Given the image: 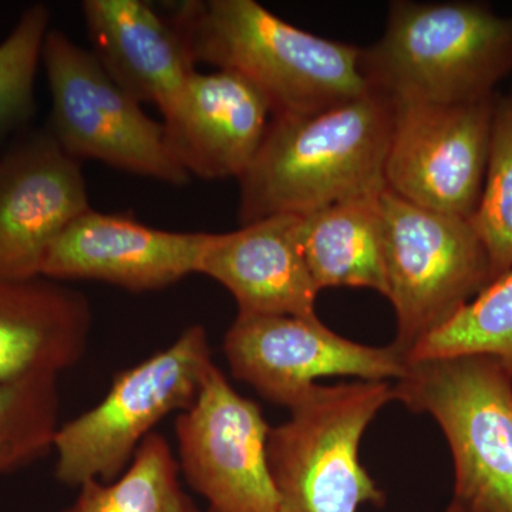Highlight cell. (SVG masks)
<instances>
[{
	"instance_id": "obj_1",
	"label": "cell",
	"mask_w": 512,
	"mask_h": 512,
	"mask_svg": "<svg viewBox=\"0 0 512 512\" xmlns=\"http://www.w3.org/2000/svg\"><path fill=\"white\" fill-rule=\"evenodd\" d=\"M167 19L194 66L241 74L272 119L313 116L369 92L362 49L296 28L255 0L181 2Z\"/></svg>"
},
{
	"instance_id": "obj_2",
	"label": "cell",
	"mask_w": 512,
	"mask_h": 512,
	"mask_svg": "<svg viewBox=\"0 0 512 512\" xmlns=\"http://www.w3.org/2000/svg\"><path fill=\"white\" fill-rule=\"evenodd\" d=\"M393 119V104L372 90L313 116L272 119L238 180L241 227L382 194Z\"/></svg>"
},
{
	"instance_id": "obj_3",
	"label": "cell",
	"mask_w": 512,
	"mask_h": 512,
	"mask_svg": "<svg viewBox=\"0 0 512 512\" xmlns=\"http://www.w3.org/2000/svg\"><path fill=\"white\" fill-rule=\"evenodd\" d=\"M360 69L393 106L493 99L512 73V15L478 2L396 0L383 35L362 49Z\"/></svg>"
},
{
	"instance_id": "obj_4",
	"label": "cell",
	"mask_w": 512,
	"mask_h": 512,
	"mask_svg": "<svg viewBox=\"0 0 512 512\" xmlns=\"http://www.w3.org/2000/svg\"><path fill=\"white\" fill-rule=\"evenodd\" d=\"M396 400L446 436L454 485L446 512H512V375L490 356L409 362Z\"/></svg>"
},
{
	"instance_id": "obj_5",
	"label": "cell",
	"mask_w": 512,
	"mask_h": 512,
	"mask_svg": "<svg viewBox=\"0 0 512 512\" xmlns=\"http://www.w3.org/2000/svg\"><path fill=\"white\" fill-rule=\"evenodd\" d=\"M396 400L387 382L315 386L271 427L266 443L279 512H357L386 495L360 463L363 434Z\"/></svg>"
},
{
	"instance_id": "obj_6",
	"label": "cell",
	"mask_w": 512,
	"mask_h": 512,
	"mask_svg": "<svg viewBox=\"0 0 512 512\" xmlns=\"http://www.w3.org/2000/svg\"><path fill=\"white\" fill-rule=\"evenodd\" d=\"M212 363L207 330L191 325L167 348L121 370L100 403L57 430L56 480L79 488L119 478L161 420L195 403Z\"/></svg>"
},
{
	"instance_id": "obj_7",
	"label": "cell",
	"mask_w": 512,
	"mask_h": 512,
	"mask_svg": "<svg viewBox=\"0 0 512 512\" xmlns=\"http://www.w3.org/2000/svg\"><path fill=\"white\" fill-rule=\"evenodd\" d=\"M386 298L396 313L393 345L404 356L493 282L470 220L427 210L390 190L379 198Z\"/></svg>"
},
{
	"instance_id": "obj_8",
	"label": "cell",
	"mask_w": 512,
	"mask_h": 512,
	"mask_svg": "<svg viewBox=\"0 0 512 512\" xmlns=\"http://www.w3.org/2000/svg\"><path fill=\"white\" fill-rule=\"evenodd\" d=\"M42 60L52 94L50 133L69 156L177 187L188 184L190 174L171 153L163 123L144 113L92 50L49 30Z\"/></svg>"
},
{
	"instance_id": "obj_9",
	"label": "cell",
	"mask_w": 512,
	"mask_h": 512,
	"mask_svg": "<svg viewBox=\"0 0 512 512\" xmlns=\"http://www.w3.org/2000/svg\"><path fill=\"white\" fill-rule=\"evenodd\" d=\"M174 430L180 474L207 501L205 512H279L266 454L271 427L215 363Z\"/></svg>"
},
{
	"instance_id": "obj_10",
	"label": "cell",
	"mask_w": 512,
	"mask_h": 512,
	"mask_svg": "<svg viewBox=\"0 0 512 512\" xmlns=\"http://www.w3.org/2000/svg\"><path fill=\"white\" fill-rule=\"evenodd\" d=\"M494 99L393 106L387 190L427 210L471 220L487 174Z\"/></svg>"
},
{
	"instance_id": "obj_11",
	"label": "cell",
	"mask_w": 512,
	"mask_h": 512,
	"mask_svg": "<svg viewBox=\"0 0 512 512\" xmlns=\"http://www.w3.org/2000/svg\"><path fill=\"white\" fill-rule=\"evenodd\" d=\"M222 349L235 379L286 409L298 403L320 377L387 382L402 379L409 366L393 343L375 348L353 342L326 328L318 316L238 315Z\"/></svg>"
},
{
	"instance_id": "obj_12",
	"label": "cell",
	"mask_w": 512,
	"mask_h": 512,
	"mask_svg": "<svg viewBox=\"0 0 512 512\" xmlns=\"http://www.w3.org/2000/svg\"><path fill=\"white\" fill-rule=\"evenodd\" d=\"M90 210L79 161L47 131L0 157V279L42 276L53 242Z\"/></svg>"
},
{
	"instance_id": "obj_13",
	"label": "cell",
	"mask_w": 512,
	"mask_h": 512,
	"mask_svg": "<svg viewBox=\"0 0 512 512\" xmlns=\"http://www.w3.org/2000/svg\"><path fill=\"white\" fill-rule=\"evenodd\" d=\"M214 237L163 231L90 208L53 242L42 276L57 282H106L130 292L161 291L200 274Z\"/></svg>"
},
{
	"instance_id": "obj_14",
	"label": "cell",
	"mask_w": 512,
	"mask_h": 512,
	"mask_svg": "<svg viewBox=\"0 0 512 512\" xmlns=\"http://www.w3.org/2000/svg\"><path fill=\"white\" fill-rule=\"evenodd\" d=\"M163 117L175 160L204 180L247 173L272 120L264 94L231 70H195Z\"/></svg>"
},
{
	"instance_id": "obj_15",
	"label": "cell",
	"mask_w": 512,
	"mask_h": 512,
	"mask_svg": "<svg viewBox=\"0 0 512 512\" xmlns=\"http://www.w3.org/2000/svg\"><path fill=\"white\" fill-rule=\"evenodd\" d=\"M301 215H274L215 234L200 274L234 296L238 315L316 316L319 291L313 284L301 238Z\"/></svg>"
},
{
	"instance_id": "obj_16",
	"label": "cell",
	"mask_w": 512,
	"mask_h": 512,
	"mask_svg": "<svg viewBox=\"0 0 512 512\" xmlns=\"http://www.w3.org/2000/svg\"><path fill=\"white\" fill-rule=\"evenodd\" d=\"M92 328V305L77 289L45 276L0 279V383L72 369Z\"/></svg>"
},
{
	"instance_id": "obj_17",
	"label": "cell",
	"mask_w": 512,
	"mask_h": 512,
	"mask_svg": "<svg viewBox=\"0 0 512 512\" xmlns=\"http://www.w3.org/2000/svg\"><path fill=\"white\" fill-rule=\"evenodd\" d=\"M82 9L101 66L163 114L195 72L177 30L141 0H86Z\"/></svg>"
},
{
	"instance_id": "obj_18",
	"label": "cell",
	"mask_w": 512,
	"mask_h": 512,
	"mask_svg": "<svg viewBox=\"0 0 512 512\" xmlns=\"http://www.w3.org/2000/svg\"><path fill=\"white\" fill-rule=\"evenodd\" d=\"M380 195L301 215L303 258L318 291L336 286L386 295Z\"/></svg>"
},
{
	"instance_id": "obj_19",
	"label": "cell",
	"mask_w": 512,
	"mask_h": 512,
	"mask_svg": "<svg viewBox=\"0 0 512 512\" xmlns=\"http://www.w3.org/2000/svg\"><path fill=\"white\" fill-rule=\"evenodd\" d=\"M60 512H204L180 480L170 443L153 431L134 454L127 470L111 483L90 480L76 500Z\"/></svg>"
},
{
	"instance_id": "obj_20",
	"label": "cell",
	"mask_w": 512,
	"mask_h": 512,
	"mask_svg": "<svg viewBox=\"0 0 512 512\" xmlns=\"http://www.w3.org/2000/svg\"><path fill=\"white\" fill-rule=\"evenodd\" d=\"M468 355L494 357L512 375V269L478 293L446 325L420 340L407 362Z\"/></svg>"
},
{
	"instance_id": "obj_21",
	"label": "cell",
	"mask_w": 512,
	"mask_h": 512,
	"mask_svg": "<svg viewBox=\"0 0 512 512\" xmlns=\"http://www.w3.org/2000/svg\"><path fill=\"white\" fill-rule=\"evenodd\" d=\"M57 377L32 375L0 383V476L53 451L60 427Z\"/></svg>"
},
{
	"instance_id": "obj_22",
	"label": "cell",
	"mask_w": 512,
	"mask_h": 512,
	"mask_svg": "<svg viewBox=\"0 0 512 512\" xmlns=\"http://www.w3.org/2000/svg\"><path fill=\"white\" fill-rule=\"evenodd\" d=\"M470 222L487 251L495 281L512 269V94H495L487 174Z\"/></svg>"
},
{
	"instance_id": "obj_23",
	"label": "cell",
	"mask_w": 512,
	"mask_h": 512,
	"mask_svg": "<svg viewBox=\"0 0 512 512\" xmlns=\"http://www.w3.org/2000/svg\"><path fill=\"white\" fill-rule=\"evenodd\" d=\"M49 20L46 6H32L0 43V143L35 111L36 70L49 33Z\"/></svg>"
}]
</instances>
